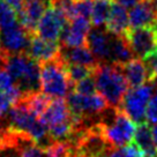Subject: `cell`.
<instances>
[{
  "label": "cell",
  "mask_w": 157,
  "mask_h": 157,
  "mask_svg": "<svg viewBox=\"0 0 157 157\" xmlns=\"http://www.w3.org/2000/svg\"><path fill=\"white\" fill-rule=\"evenodd\" d=\"M94 78L97 90L110 106L120 108L124 96L128 90V83L120 65L112 63H98L94 68Z\"/></svg>",
  "instance_id": "1"
},
{
  "label": "cell",
  "mask_w": 157,
  "mask_h": 157,
  "mask_svg": "<svg viewBox=\"0 0 157 157\" xmlns=\"http://www.w3.org/2000/svg\"><path fill=\"white\" fill-rule=\"evenodd\" d=\"M5 68L22 91L23 96L38 91L40 88V64L27 53L8 56L6 59Z\"/></svg>",
  "instance_id": "2"
},
{
  "label": "cell",
  "mask_w": 157,
  "mask_h": 157,
  "mask_svg": "<svg viewBox=\"0 0 157 157\" xmlns=\"http://www.w3.org/2000/svg\"><path fill=\"white\" fill-rule=\"evenodd\" d=\"M105 117L98 123L105 140L112 148H120L132 141L135 134V123L120 108L106 110Z\"/></svg>",
  "instance_id": "3"
},
{
  "label": "cell",
  "mask_w": 157,
  "mask_h": 157,
  "mask_svg": "<svg viewBox=\"0 0 157 157\" xmlns=\"http://www.w3.org/2000/svg\"><path fill=\"white\" fill-rule=\"evenodd\" d=\"M66 64L60 53L57 58L40 64V90L51 98H64L73 90Z\"/></svg>",
  "instance_id": "4"
},
{
  "label": "cell",
  "mask_w": 157,
  "mask_h": 157,
  "mask_svg": "<svg viewBox=\"0 0 157 157\" xmlns=\"http://www.w3.org/2000/svg\"><path fill=\"white\" fill-rule=\"evenodd\" d=\"M152 84H143L137 88H129L124 96L120 109L134 123L141 124L146 119V110L154 93Z\"/></svg>",
  "instance_id": "5"
},
{
  "label": "cell",
  "mask_w": 157,
  "mask_h": 157,
  "mask_svg": "<svg viewBox=\"0 0 157 157\" xmlns=\"http://www.w3.org/2000/svg\"><path fill=\"white\" fill-rule=\"evenodd\" d=\"M67 104L73 116L83 119L102 114L110 106L102 95H82L75 91L67 95Z\"/></svg>",
  "instance_id": "6"
},
{
  "label": "cell",
  "mask_w": 157,
  "mask_h": 157,
  "mask_svg": "<svg viewBox=\"0 0 157 157\" xmlns=\"http://www.w3.org/2000/svg\"><path fill=\"white\" fill-rule=\"evenodd\" d=\"M124 35L132 49L134 57L144 58L147 54L157 50L156 27L129 28Z\"/></svg>",
  "instance_id": "7"
},
{
  "label": "cell",
  "mask_w": 157,
  "mask_h": 157,
  "mask_svg": "<svg viewBox=\"0 0 157 157\" xmlns=\"http://www.w3.org/2000/svg\"><path fill=\"white\" fill-rule=\"evenodd\" d=\"M69 21L63 10L49 5L48 10L39 20L35 34L50 42H58L64 27Z\"/></svg>",
  "instance_id": "8"
},
{
  "label": "cell",
  "mask_w": 157,
  "mask_h": 157,
  "mask_svg": "<svg viewBox=\"0 0 157 157\" xmlns=\"http://www.w3.org/2000/svg\"><path fill=\"white\" fill-rule=\"evenodd\" d=\"M31 34L16 21L13 25L0 29L1 50L6 54L25 53L29 45Z\"/></svg>",
  "instance_id": "9"
},
{
  "label": "cell",
  "mask_w": 157,
  "mask_h": 157,
  "mask_svg": "<svg viewBox=\"0 0 157 157\" xmlns=\"http://www.w3.org/2000/svg\"><path fill=\"white\" fill-rule=\"evenodd\" d=\"M50 0H25L23 8L17 13L19 23L28 33L35 34L39 20L48 10Z\"/></svg>",
  "instance_id": "10"
},
{
  "label": "cell",
  "mask_w": 157,
  "mask_h": 157,
  "mask_svg": "<svg viewBox=\"0 0 157 157\" xmlns=\"http://www.w3.org/2000/svg\"><path fill=\"white\" fill-rule=\"evenodd\" d=\"M111 33L101 27H95L87 35V46L96 57L98 63H110Z\"/></svg>",
  "instance_id": "11"
},
{
  "label": "cell",
  "mask_w": 157,
  "mask_h": 157,
  "mask_svg": "<svg viewBox=\"0 0 157 157\" xmlns=\"http://www.w3.org/2000/svg\"><path fill=\"white\" fill-rule=\"evenodd\" d=\"M157 25L156 0H140L129 12V27H155Z\"/></svg>",
  "instance_id": "12"
},
{
  "label": "cell",
  "mask_w": 157,
  "mask_h": 157,
  "mask_svg": "<svg viewBox=\"0 0 157 157\" xmlns=\"http://www.w3.org/2000/svg\"><path fill=\"white\" fill-rule=\"evenodd\" d=\"M60 50L61 48L58 42H50L39 37L37 34H31L25 53L42 64L57 58L60 53Z\"/></svg>",
  "instance_id": "13"
},
{
  "label": "cell",
  "mask_w": 157,
  "mask_h": 157,
  "mask_svg": "<svg viewBox=\"0 0 157 157\" xmlns=\"http://www.w3.org/2000/svg\"><path fill=\"white\" fill-rule=\"evenodd\" d=\"M39 119L49 128L51 126L71 120L72 113L68 108V104L66 101H64V98H54V101H51L50 106Z\"/></svg>",
  "instance_id": "14"
},
{
  "label": "cell",
  "mask_w": 157,
  "mask_h": 157,
  "mask_svg": "<svg viewBox=\"0 0 157 157\" xmlns=\"http://www.w3.org/2000/svg\"><path fill=\"white\" fill-rule=\"evenodd\" d=\"M60 57L66 65H84L95 67L98 64L94 53L84 45L76 48H64L60 50Z\"/></svg>",
  "instance_id": "15"
},
{
  "label": "cell",
  "mask_w": 157,
  "mask_h": 157,
  "mask_svg": "<svg viewBox=\"0 0 157 157\" xmlns=\"http://www.w3.org/2000/svg\"><path fill=\"white\" fill-rule=\"evenodd\" d=\"M120 68L123 71L124 76L126 78L129 88L141 87L149 80L147 68L143 61L139 59H132L126 64L120 65Z\"/></svg>",
  "instance_id": "16"
},
{
  "label": "cell",
  "mask_w": 157,
  "mask_h": 157,
  "mask_svg": "<svg viewBox=\"0 0 157 157\" xmlns=\"http://www.w3.org/2000/svg\"><path fill=\"white\" fill-rule=\"evenodd\" d=\"M105 27L106 30L114 35L125 34L129 27V14L127 13V8L117 2L112 4Z\"/></svg>",
  "instance_id": "17"
},
{
  "label": "cell",
  "mask_w": 157,
  "mask_h": 157,
  "mask_svg": "<svg viewBox=\"0 0 157 157\" xmlns=\"http://www.w3.org/2000/svg\"><path fill=\"white\" fill-rule=\"evenodd\" d=\"M132 59H134V54H133L132 49L128 44L125 35H111L110 63L124 65Z\"/></svg>",
  "instance_id": "18"
},
{
  "label": "cell",
  "mask_w": 157,
  "mask_h": 157,
  "mask_svg": "<svg viewBox=\"0 0 157 157\" xmlns=\"http://www.w3.org/2000/svg\"><path fill=\"white\" fill-rule=\"evenodd\" d=\"M135 144L143 152V157H157V147L151 135V129L147 121L139 124L134 134Z\"/></svg>",
  "instance_id": "19"
},
{
  "label": "cell",
  "mask_w": 157,
  "mask_h": 157,
  "mask_svg": "<svg viewBox=\"0 0 157 157\" xmlns=\"http://www.w3.org/2000/svg\"><path fill=\"white\" fill-rule=\"evenodd\" d=\"M20 102L25 105V108L37 118H40L51 104V97L44 93L35 91L29 95H25L20 99Z\"/></svg>",
  "instance_id": "20"
},
{
  "label": "cell",
  "mask_w": 157,
  "mask_h": 157,
  "mask_svg": "<svg viewBox=\"0 0 157 157\" xmlns=\"http://www.w3.org/2000/svg\"><path fill=\"white\" fill-rule=\"evenodd\" d=\"M44 150L46 157H76L75 146L72 141H52Z\"/></svg>",
  "instance_id": "21"
},
{
  "label": "cell",
  "mask_w": 157,
  "mask_h": 157,
  "mask_svg": "<svg viewBox=\"0 0 157 157\" xmlns=\"http://www.w3.org/2000/svg\"><path fill=\"white\" fill-rule=\"evenodd\" d=\"M111 6L112 0H94L93 10L90 15L94 27H102L106 23Z\"/></svg>",
  "instance_id": "22"
},
{
  "label": "cell",
  "mask_w": 157,
  "mask_h": 157,
  "mask_svg": "<svg viewBox=\"0 0 157 157\" xmlns=\"http://www.w3.org/2000/svg\"><path fill=\"white\" fill-rule=\"evenodd\" d=\"M16 148L19 149L21 157H46L44 148L34 142L29 137L21 139Z\"/></svg>",
  "instance_id": "23"
},
{
  "label": "cell",
  "mask_w": 157,
  "mask_h": 157,
  "mask_svg": "<svg viewBox=\"0 0 157 157\" xmlns=\"http://www.w3.org/2000/svg\"><path fill=\"white\" fill-rule=\"evenodd\" d=\"M94 68L95 67H89L84 65H66L68 78L73 84L88 76H91L94 73Z\"/></svg>",
  "instance_id": "24"
},
{
  "label": "cell",
  "mask_w": 157,
  "mask_h": 157,
  "mask_svg": "<svg viewBox=\"0 0 157 157\" xmlns=\"http://www.w3.org/2000/svg\"><path fill=\"white\" fill-rule=\"evenodd\" d=\"M17 14L5 0H0V29L16 22Z\"/></svg>",
  "instance_id": "25"
},
{
  "label": "cell",
  "mask_w": 157,
  "mask_h": 157,
  "mask_svg": "<svg viewBox=\"0 0 157 157\" xmlns=\"http://www.w3.org/2000/svg\"><path fill=\"white\" fill-rule=\"evenodd\" d=\"M78 94H82V95H94L97 91V87H96V81L94 75L88 76V78H83L81 81H78L76 83H74L73 90Z\"/></svg>",
  "instance_id": "26"
},
{
  "label": "cell",
  "mask_w": 157,
  "mask_h": 157,
  "mask_svg": "<svg viewBox=\"0 0 157 157\" xmlns=\"http://www.w3.org/2000/svg\"><path fill=\"white\" fill-rule=\"evenodd\" d=\"M73 2L76 16L90 17L94 6V0H73Z\"/></svg>",
  "instance_id": "27"
},
{
  "label": "cell",
  "mask_w": 157,
  "mask_h": 157,
  "mask_svg": "<svg viewBox=\"0 0 157 157\" xmlns=\"http://www.w3.org/2000/svg\"><path fill=\"white\" fill-rule=\"evenodd\" d=\"M142 59L143 64L147 68L149 81H152L155 78H157V50L151 52V53L147 54Z\"/></svg>",
  "instance_id": "28"
},
{
  "label": "cell",
  "mask_w": 157,
  "mask_h": 157,
  "mask_svg": "<svg viewBox=\"0 0 157 157\" xmlns=\"http://www.w3.org/2000/svg\"><path fill=\"white\" fill-rule=\"evenodd\" d=\"M146 120L148 124H157V96L151 97L146 110Z\"/></svg>",
  "instance_id": "29"
},
{
  "label": "cell",
  "mask_w": 157,
  "mask_h": 157,
  "mask_svg": "<svg viewBox=\"0 0 157 157\" xmlns=\"http://www.w3.org/2000/svg\"><path fill=\"white\" fill-rule=\"evenodd\" d=\"M121 149H123L126 157H143L142 150L137 147L135 143L134 144H126Z\"/></svg>",
  "instance_id": "30"
},
{
  "label": "cell",
  "mask_w": 157,
  "mask_h": 157,
  "mask_svg": "<svg viewBox=\"0 0 157 157\" xmlns=\"http://www.w3.org/2000/svg\"><path fill=\"white\" fill-rule=\"evenodd\" d=\"M10 106H12V103L10 102V99L6 97L5 94L0 90V119L5 117L8 113Z\"/></svg>",
  "instance_id": "31"
},
{
  "label": "cell",
  "mask_w": 157,
  "mask_h": 157,
  "mask_svg": "<svg viewBox=\"0 0 157 157\" xmlns=\"http://www.w3.org/2000/svg\"><path fill=\"white\" fill-rule=\"evenodd\" d=\"M5 1L16 12V14H17L19 12H21L22 8H23V2H25V0H5Z\"/></svg>",
  "instance_id": "32"
},
{
  "label": "cell",
  "mask_w": 157,
  "mask_h": 157,
  "mask_svg": "<svg viewBox=\"0 0 157 157\" xmlns=\"http://www.w3.org/2000/svg\"><path fill=\"white\" fill-rule=\"evenodd\" d=\"M117 4L124 6L125 8H132L134 6L136 5L140 0H114Z\"/></svg>",
  "instance_id": "33"
},
{
  "label": "cell",
  "mask_w": 157,
  "mask_h": 157,
  "mask_svg": "<svg viewBox=\"0 0 157 157\" xmlns=\"http://www.w3.org/2000/svg\"><path fill=\"white\" fill-rule=\"evenodd\" d=\"M104 157H126L124 154L123 149H119V148H114L111 151H109Z\"/></svg>",
  "instance_id": "34"
},
{
  "label": "cell",
  "mask_w": 157,
  "mask_h": 157,
  "mask_svg": "<svg viewBox=\"0 0 157 157\" xmlns=\"http://www.w3.org/2000/svg\"><path fill=\"white\" fill-rule=\"evenodd\" d=\"M151 135H152V139H154V142H155V144H156L157 147V124H154V126H152Z\"/></svg>",
  "instance_id": "35"
},
{
  "label": "cell",
  "mask_w": 157,
  "mask_h": 157,
  "mask_svg": "<svg viewBox=\"0 0 157 157\" xmlns=\"http://www.w3.org/2000/svg\"><path fill=\"white\" fill-rule=\"evenodd\" d=\"M0 51H1V44H0Z\"/></svg>",
  "instance_id": "36"
},
{
  "label": "cell",
  "mask_w": 157,
  "mask_h": 157,
  "mask_svg": "<svg viewBox=\"0 0 157 157\" xmlns=\"http://www.w3.org/2000/svg\"><path fill=\"white\" fill-rule=\"evenodd\" d=\"M155 27H156V29H157V25H155Z\"/></svg>",
  "instance_id": "37"
},
{
  "label": "cell",
  "mask_w": 157,
  "mask_h": 157,
  "mask_svg": "<svg viewBox=\"0 0 157 157\" xmlns=\"http://www.w3.org/2000/svg\"><path fill=\"white\" fill-rule=\"evenodd\" d=\"M156 4H157V0H156Z\"/></svg>",
  "instance_id": "38"
}]
</instances>
